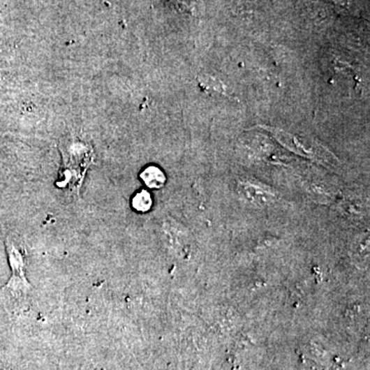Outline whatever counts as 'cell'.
<instances>
[{"label": "cell", "mask_w": 370, "mask_h": 370, "mask_svg": "<svg viewBox=\"0 0 370 370\" xmlns=\"http://www.w3.org/2000/svg\"><path fill=\"white\" fill-rule=\"evenodd\" d=\"M18 247L19 246H17L13 241H8L6 244L8 258H10V267L13 269V277L6 287L13 293L22 291V293H27L28 289H30V285L24 277V254Z\"/></svg>", "instance_id": "obj_1"}, {"label": "cell", "mask_w": 370, "mask_h": 370, "mask_svg": "<svg viewBox=\"0 0 370 370\" xmlns=\"http://www.w3.org/2000/svg\"><path fill=\"white\" fill-rule=\"evenodd\" d=\"M351 256L353 262L361 269H369V236L361 234L352 244Z\"/></svg>", "instance_id": "obj_2"}, {"label": "cell", "mask_w": 370, "mask_h": 370, "mask_svg": "<svg viewBox=\"0 0 370 370\" xmlns=\"http://www.w3.org/2000/svg\"><path fill=\"white\" fill-rule=\"evenodd\" d=\"M141 179L150 188L158 189L164 186L166 177L158 167L149 166L141 173Z\"/></svg>", "instance_id": "obj_3"}, {"label": "cell", "mask_w": 370, "mask_h": 370, "mask_svg": "<svg viewBox=\"0 0 370 370\" xmlns=\"http://www.w3.org/2000/svg\"><path fill=\"white\" fill-rule=\"evenodd\" d=\"M132 205L135 210L139 211V212H147L151 208V197L147 191H140L133 198Z\"/></svg>", "instance_id": "obj_4"}]
</instances>
